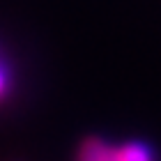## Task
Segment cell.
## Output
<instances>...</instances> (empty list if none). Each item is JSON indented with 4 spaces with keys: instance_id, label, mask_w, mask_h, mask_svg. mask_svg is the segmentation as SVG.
<instances>
[{
    "instance_id": "obj_1",
    "label": "cell",
    "mask_w": 161,
    "mask_h": 161,
    "mask_svg": "<svg viewBox=\"0 0 161 161\" xmlns=\"http://www.w3.org/2000/svg\"><path fill=\"white\" fill-rule=\"evenodd\" d=\"M76 161H115V145L101 138H87L80 145Z\"/></svg>"
},
{
    "instance_id": "obj_2",
    "label": "cell",
    "mask_w": 161,
    "mask_h": 161,
    "mask_svg": "<svg viewBox=\"0 0 161 161\" xmlns=\"http://www.w3.org/2000/svg\"><path fill=\"white\" fill-rule=\"evenodd\" d=\"M115 161H154V152L143 141H127L115 145Z\"/></svg>"
},
{
    "instance_id": "obj_3",
    "label": "cell",
    "mask_w": 161,
    "mask_h": 161,
    "mask_svg": "<svg viewBox=\"0 0 161 161\" xmlns=\"http://www.w3.org/2000/svg\"><path fill=\"white\" fill-rule=\"evenodd\" d=\"M12 90V76H9V69H7V64L0 60V101H3L7 94Z\"/></svg>"
}]
</instances>
